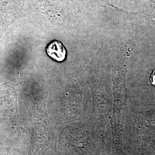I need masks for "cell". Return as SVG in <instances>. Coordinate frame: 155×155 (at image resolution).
<instances>
[{
	"instance_id": "cell-1",
	"label": "cell",
	"mask_w": 155,
	"mask_h": 155,
	"mask_svg": "<svg viewBox=\"0 0 155 155\" xmlns=\"http://www.w3.org/2000/svg\"><path fill=\"white\" fill-rule=\"evenodd\" d=\"M24 16V0H0V33Z\"/></svg>"
},
{
	"instance_id": "cell-2",
	"label": "cell",
	"mask_w": 155,
	"mask_h": 155,
	"mask_svg": "<svg viewBox=\"0 0 155 155\" xmlns=\"http://www.w3.org/2000/svg\"><path fill=\"white\" fill-rule=\"evenodd\" d=\"M46 52L54 61L58 62L64 61L67 57V50L64 45L59 40H54L47 45Z\"/></svg>"
},
{
	"instance_id": "cell-3",
	"label": "cell",
	"mask_w": 155,
	"mask_h": 155,
	"mask_svg": "<svg viewBox=\"0 0 155 155\" xmlns=\"http://www.w3.org/2000/svg\"><path fill=\"white\" fill-rule=\"evenodd\" d=\"M150 81L152 85L155 86V69L153 70L150 75Z\"/></svg>"
}]
</instances>
